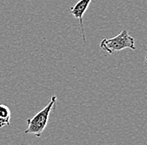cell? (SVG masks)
<instances>
[{
  "label": "cell",
  "instance_id": "obj_4",
  "mask_svg": "<svg viewBox=\"0 0 147 145\" xmlns=\"http://www.w3.org/2000/svg\"><path fill=\"white\" fill-rule=\"evenodd\" d=\"M11 111L5 104H0V128L10 125Z\"/></svg>",
  "mask_w": 147,
  "mask_h": 145
},
{
  "label": "cell",
  "instance_id": "obj_1",
  "mask_svg": "<svg viewBox=\"0 0 147 145\" xmlns=\"http://www.w3.org/2000/svg\"><path fill=\"white\" fill-rule=\"evenodd\" d=\"M57 102V97L55 95L51 96L49 103L42 110H40L32 118H28V128L24 130V134H34L37 138L41 136L42 133L45 129L46 125L48 124L50 112L55 108V104Z\"/></svg>",
  "mask_w": 147,
  "mask_h": 145
},
{
  "label": "cell",
  "instance_id": "obj_3",
  "mask_svg": "<svg viewBox=\"0 0 147 145\" xmlns=\"http://www.w3.org/2000/svg\"><path fill=\"white\" fill-rule=\"evenodd\" d=\"M92 0H79L74 6L70 8V13L74 18L79 19L80 25L81 28V35L84 43L86 42V38L84 34V23H83V17L85 12L89 8L90 4L91 3Z\"/></svg>",
  "mask_w": 147,
  "mask_h": 145
},
{
  "label": "cell",
  "instance_id": "obj_2",
  "mask_svg": "<svg viewBox=\"0 0 147 145\" xmlns=\"http://www.w3.org/2000/svg\"><path fill=\"white\" fill-rule=\"evenodd\" d=\"M101 50L112 54L115 52L129 48L135 50L136 47L135 45L134 38L129 34L126 29H123L118 35L112 38H104L100 44Z\"/></svg>",
  "mask_w": 147,
  "mask_h": 145
}]
</instances>
